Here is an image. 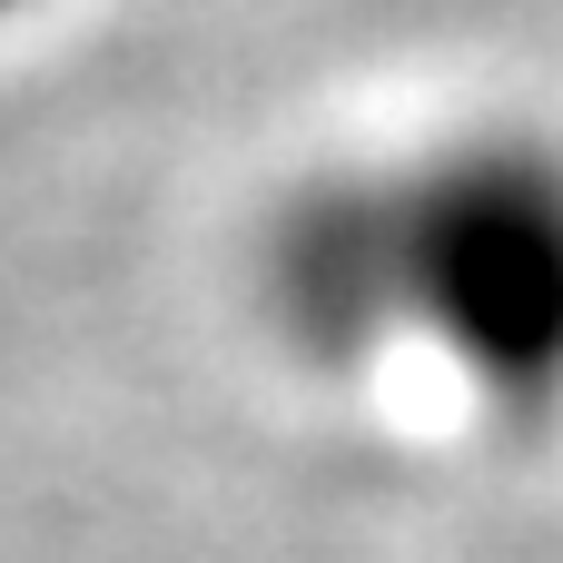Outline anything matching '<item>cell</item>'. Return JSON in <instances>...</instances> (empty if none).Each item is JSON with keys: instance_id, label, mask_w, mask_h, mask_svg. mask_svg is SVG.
I'll list each match as a JSON object with an SVG mask.
<instances>
[{"instance_id": "1", "label": "cell", "mask_w": 563, "mask_h": 563, "mask_svg": "<svg viewBox=\"0 0 563 563\" xmlns=\"http://www.w3.org/2000/svg\"><path fill=\"white\" fill-rule=\"evenodd\" d=\"M257 307L327 376L426 356L495 435H554L563 139L485 119L287 188L257 238Z\"/></svg>"}, {"instance_id": "2", "label": "cell", "mask_w": 563, "mask_h": 563, "mask_svg": "<svg viewBox=\"0 0 563 563\" xmlns=\"http://www.w3.org/2000/svg\"><path fill=\"white\" fill-rule=\"evenodd\" d=\"M0 10H20V0H0Z\"/></svg>"}]
</instances>
